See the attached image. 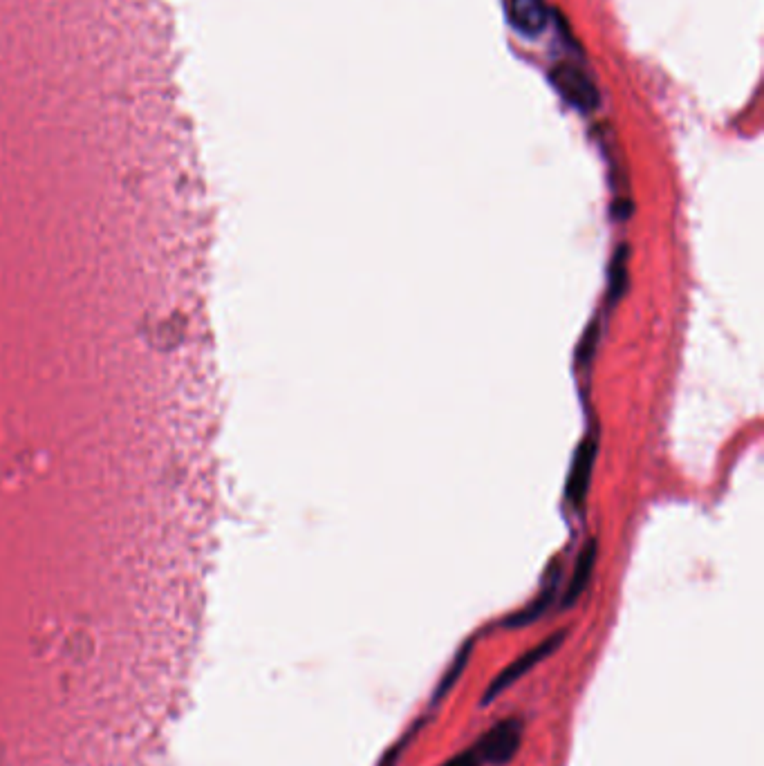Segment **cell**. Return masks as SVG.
<instances>
[{
  "mask_svg": "<svg viewBox=\"0 0 764 766\" xmlns=\"http://www.w3.org/2000/svg\"><path fill=\"white\" fill-rule=\"evenodd\" d=\"M567 637L565 630H558L554 634H549L547 639H543L538 643V646H534L531 650L523 652L516 661H511L509 666L498 672L496 677H493V681L489 684V688L484 690V697H482V706H489L493 699H498V695L505 693L507 688H511L516 684V681L523 679L527 672L534 670L540 661H545L547 657H552L554 652L563 646V641Z\"/></svg>",
  "mask_w": 764,
  "mask_h": 766,
  "instance_id": "1",
  "label": "cell"
},
{
  "mask_svg": "<svg viewBox=\"0 0 764 766\" xmlns=\"http://www.w3.org/2000/svg\"><path fill=\"white\" fill-rule=\"evenodd\" d=\"M549 79H552L554 88L558 90L567 104L574 106L581 112H592L599 108L601 104V95L596 83L590 79V74L576 68L572 63H558L554 65V70L549 72Z\"/></svg>",
  "mask_w": 764,
  "mask_h": 766,
  "instance_id": "2",
  "label": "cell"
},
{
  "mask_svg": "<svg viewBox=\"0 0 764 766\" xmlns=\"http://www.w3.org/2000/svg\"><path fill=\"white\" fill-rule=\"evenodd\" d=\"M444 766H482V764H480V755L475 753V749H469L460 755H455V758H451Z\"/></svg>",
  "mask_w": 764,
  "mask_h": 766,
  "instance_id": "11",
  "label": "cell"
},
{
  "mask_svg": "<svg viewBox=\"0 0 764 766\" xmlns=\"http://www.w3.org/2000/svg\"><path fill=\"white\" fill-rule=\"evenodd\" d=\"M397 755H399V749L388 751V753H386V758L381 760V764H379V766H395V762H397Z\"/></svg>",
  "mask_w": 764,
  "mask_h": 766,
  "instance_id": "12",
  "label": "cell"
},
{
  "mask_svg": "<svg viewBox=\"0 0 764 766\" xmlns=\"http://www.w3.org/2000/svg\"><path fill=\"white\" fill-rule=\"evenodd\" d=\"M523 744V722L518 717L502 719L496 726H491L487 733L482 735L475 753L480 755V760L505 766L516 758Z\"/></svg>",
  "mask_w": 764,
  "mask_h": 766,
  "instance_id": "3",
  "label": "cell"
},
{
  "mask_svg": "<svg viewBox=\"0 0 764 766\" xmlns=\"http://www.w3.org/2000/svg\"><path fill=\"white\" fill-rule=\"evenodd\" d=\"M628 258H630V247L628 245H619L617 251H614L612 263H610V278H608V301L614 305L619 298L626 294L628 287Z\"/></svg>",
  "mask_w": 764,
  "mask_h": 766,
  "instance_id": "8",
  "label": "cell"
},
{
  "mask_svg": "<svg viewBox=\"0 0 764 766\" xmlns=\"http://www.w3.org/2000/svg\"><path fill=\"white\" fill-rule=\"evenodd\" d=\"M554 594H556V578H554V583H552V585H547L545 590L538 594V599H536L534 603H529V605L525 607V610H520V612H516V614H511L509 619L505 621V628H525V625H529V623H534L536 619H540V616H543V614L547 612L549 603L554 601Z\"/></svg>",
  "mask_w": 764,
  "mask_h": 766,
  "instance_id": "9",
  "label": "cell"
},
{
  "mask_svg": "<svg viewBox=\"0 0 764 766\" xmlns=\"http://www.w3.org/2000/svg\"><path fill=\"white\" fill-rule=\"evenodd\" d=\"M509 21L525 36H538L549 25V7L545 0H509Z\"/></svg>",
  "mask_w": 764,
  "mask_h": 766,
  "instance_id": "5",
  "label": "cell"
},
{
  "mask_svg": "<svg viewBox=\"0 0 764 766\" xmlns=\"http://www.w3.org/2000/svg\"><path fill=\"white\" fill-rule=\"evenodd\" d=\"M599 336H601L599 323L592 321V325L588 328V332H585V336H583L581 348H579V363H581V366H583V363H585V366H588V363H590L592 354H594V350H596V345H599Z\"/></svg>",
  "mask_w": 764,
  "mask_h": 766,
  "instance_id": "10",
  "label": "cell"
},
{
  "mask_svg": "<svg viewBox=\"0 0 764 766\" xmlns=\"http://www.w3.org/2000/svg\"><path fill=\"white\" fill-rule=\"evenodd\" d=\"M596 558H599V545H596V540L592 538L590 543L581 549L579 558H576L574 572H572L570 583H567V590H565V596L561 601V607H572L576 601L581 599L583 592L588 590V585L592 581V574H594Z\"/></svg>",
  "mask_w": 764,
  "mask_h": 766,
  "instance_id": "6",
  "label": "cell"
},
{
  "mask_svg": "<svg viewBox=\"0 0 764 766\" xmlns=\"http://www.w3.org/2000/svg\"><path fill=\"white\" fill-rule=\"evenodd\" d=\"M471 650H473V641H467L464 646L458 650V655L453 657L451 666L444 670V675L440 677V681H437V686L433 690V699L431 704H440L442 699L451 693V690L455 688V684H458L460 677L464 675V670H467L469 666V659H471Z\"/></svg>",
  "mask_w": 764,
  "mask_h": 766,
  "instance_id": "7",
  "label": "cell"
},
{
  "mask_svg": "<svg viewBox=\"0 0 764 766\" xmlns=\"http://www.w3.org/2000/svg\"><path fill=\"white\" fill-rule=\"evenodd\" d=\"M596 453H599V437H596L594 433L585 437L581 446L576 448L572 473H570V480H567V491H565L567 500L572 502L574 509H581L585 502V495H588Z\"/></svg>",
  "mask_w": 764,
  "mask_h": 766,
  "instance_id": "4",
  "label": "cell"
}]
</instances>
